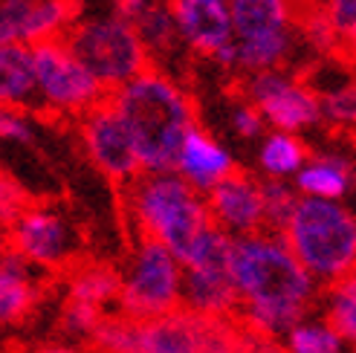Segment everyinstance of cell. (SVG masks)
Wrapping results in <instances>:
<instances>
[{
    "label": "cell",
    "mask_w": 356,
    "mask_h": 353,
    "mask_svg": "<svg viewBox=\"0 0 356 353\" xmlns=\"http://www.w3.org/2000/svg\"><path fill=\"white\" fill-rule=\"evenodd\" d=\"M229 272L241 295L243 327L264 336L296 327L316 295V278L296 258L284 235L255 232L235 238Z\"/></svg>",
    "instance_id": "6da1fadb"
},
{
    "label": "cell",
    "mask_w": 356,
    "mask_h": 353,
    "mask_svg": "<svg viewBox=\"0 0 356 353\" xmlns=\"http://www.w3.org/2000/svg\"><path fill=\"white\" fill-rule=\"evenodd\" d=\"M108 99L134 136L142 171H174L188 131L197 125L194 104L183 87L151 67Z\"/></svg>",
    "instance_id": "7a4b0ae2"
},
{
    "label": "cell",
    "mask_w": 356,
    "mask_h": 353,
    "mask_svg": "<svg viewBox=\"0 0 356 353\" xmlns=\"http://www.w3.org/2000/svg\"><path fill=\"white\" fill-rule=\"evenodd\" d=\"M124 203L139 235L165 243L180 261L211 226L206 197L177 171H142L131 186H124Z\"/></svg>",
    "instance_id": "3957f363"
},
{
    "label": "cell",
    "mask_w": 356,
    "mask_h": 353,
    "mask_svg": "<svg viewBox=\"0 0 356 353\" xmlns=\"http://www.w3.org/2000/svg\"><path fill=\"white\" fill-rule=\"evenodd\" d=\"M284 238L316 281L336 284L356 272V217L339 200L301 197Z\"/></svg>",
    "instance_id": "277c9868"
},
{
    "label": "cell",
    "mask_w": 356,
    "mask_h": 353,
    "mask_svg": "<svg viewBox=\"0 0 356 353\" xmlns=\"http://www.w3.org/2000/svg\"><path fill=\"white\" fill-rule=\"evenodd\" d=\"M67 47L81 58V64L113 93L145 69H151V56L142 44L134 24L116 15H96L76 21V26L64 35Z\"/></svg>",
    "instance_id": "5b68a950"
},
{
    "label": "cell",
    "mask_w": 356,
    "mask_h": 353,
    "mask_svg": "<svg viewBox=\"0 0 356 353\" xmlns=\"http://www.w3.org/2000/svg\"><path fill=\"white\" fill-rule=\"evenodd\" d=\"M186 267L165 243L139 238L122 272L119 304L124 315L139 322L156 319L183 307Z\"/></svg>",
    "instance_id": "8992f818"
},
{
    "label": "cell",
    "mask_w": 356,
    "mask_h": 353,
    "mask_svg": "<svg viewBox=\"0 0 356 353\" xmlns=\"http://www.w3.org/2000/svg\"><path fill=\"white\" fill-rule=\"evenodd\" d=\"M38 69V93L44 110L61 116H84L102 101H108L104 84L81 64V58L67 47V41H47L32 47Z\"/></svg>",
    "instance_id": "52a82bcc"
},
{
    "label": "cell",
    "mask_w": 356,
    "mask_h": 353,
    "mask_svg": "<svg viewBox=\"0 0 356 353\" xmlns=\"http://www.w3.org/2000/svg\"><path fill=\"white\" fill-rule=\"evenodd\" d=\"M238 347L241 330L229 319L186 307L139 322L136 333V353H238Z\"/></svg>",
    "instance_id": "ba28073f"
},
{
    "label": "cell",
    "mask_w": 356,
    "mask_h": 353,
    "mask_svg": "<svg viewBox=\"0 0 356 353\" xmlns=\"http://www.w3.org/2000/svg\"><path fill=\"white\" fill-rule=\"evenodd\" d=\"M243 99L264 113L273 131L301 133L322 122V99L290 69H266L243 79Z\"/></svg>",
    "instance_id": "9c48e42d"
},
{
    "label": "cell",
    "mask_w": 356,
    "mask_h": 353,
    "mask_svg": "<svg viewBox=\"0 0 356 353\" xmlns=\"http://www.w3.org/2000/svg\"><path fill=\"white\" fill-rule=\"evenodd\" d=\"M79 133H81L87 160L108 176L111 183L131 186L142 174L134 136L111 104V99L79 119Z\"/></svg>",
    "instance_id": "30bf717a"
},
{
    "label": "cell",
    "mask_w": 356,
    "mask_h": 353,
    "mask_svg": "<svg viewBox=\"0 0 356 353\" xmlns=\"http://www.w3.org/2000/svg\"><path fill=\"white\" fill-rule=\"evenodd\" d=\"M9 249L38 270H56L79 252V235L58 208L29 206L12 226H6Z\"/></svg>",
    "instance_id": "8fae6325"
},
{
    "label": "cell",
    "mask_w": 356,
    "mask_h": 353,
    "mask_svg": "<svg viewBox=\"0 0 356 353\" xmlns=\"http://www.w3.org/2000/svg\"><path fill=\"white\" fill-rule=\"evenodd\" d=\"M76 21V0H0V44L61 41Z\"/></svg>",
    "instance_id": "7c38bea8"
},
{
    "label": "cell",
    "mask_w": 356,
    "mask_h": 353,
    "mask_svg": "<svg viewBox=\"0 0 356 353\" xmlns=\"http://www.w3.org/2000/svg\"><path fill=\"white\" fill-rule=\"evenodd\" d=\"M174 21L186 49L215 61L235 44V24L229 0H171Z\"/></svg>",
    "instance_id": "4fadbf2b"
},
{
    "label": "cell",
    "mask_w": 356,
    "mask_h": 353,
    "mask_svg": "<svg viewBox=\"0 0 356 353\" xmlns=\"http://www.w3.org/2000/svg\"><path fill=\"white\" fill-rule=\"evenodd\" d=\"M206 206H209L211 223L220 226L232 238L264 232L261 180H255V176H249L243 171H235L220 186L211 188L206 194Z\"/></svg>",
    "instance_id": "5bb4252c"
},
{
    "label": "cell",
    "mask_w": 356,
    "mask_h": 353,
    "mask_svg": "<svg viewBox=\"0 0 356 353\" xmlns=\"http://www.w3.org/2000/svg\"><path fill=\"white\" fill-rule=\"evenodd\" d=\"M174 171L206 197L211 188L220 186L226 176L235 174V160L215 136L206 133L200 125H194L186 136L183 148H180Z\"/></svg>",
    "instance_id": "9a60e30c"
},
{
    "label": "cell",
    "mask_w": 356,
    "mask_h": 353,
    "mask_svg": "<svg viewBox=\"0 0 356 353\" xmlns=\"http://www.w3.org/2000/svg\"><path fill=\"white\" fill-rule=\"evenodd\" d=\"M183 307L200 315L229 319L241 307L229 263H206V267H186L183 281Z\"/></svg>",
    "instance_id": "2e32d148"
},
{
    "label": "cell",
    "mask_w": 356,
    "mask_h": 353,
    "mask_svg": "<svg viewBox=\"0 0 356 353\" xmlns=\"http://www.w3.org/2000/svg\"><path fill=\"white\" fill-rule=\"evenodd\" d=\"M0 101L15 110H44L32 47L0 44Z\"/></svg>",
    "instance_id": "e0dca14e"
},
{
    "label": "cell",
    "mask_w": 356,
    "mask_h": 353,
    "mask_svg": "<svg viewBox=\"0 0 356 353\" xmlns=\"http://www.w3.org/2000/svg\"><path fill=\"white\" fill-rule=\"evenodd\" d=\"M35 270L26 258L12 252L6 246L3 258H0V322L17 325L32 313L38 302V281Z\"/></svg>",
    "instance_id": "ac0fdd59"
},
{
    "label": "cell",
    "mask_w": 356,
    "mask_h": 353,
    "mask_svg": "<svg viewBox=\"0 0 356 353\" xmlns=\"http://www.w3.org/2000/svg\"><path fill=\"white\" fill-rule=\"evenodd\" d=\"M356 168L342 154H318L310 156L307 165L296 174L293 186L301 197H322V200H342L353 188Z\"/></svg>",
    "instance_id": "d6986e66"
},
{
    "label": "cell",
    "mask_w": 356,
    "mask_h": 353,
    "mask_svg": "<svg viewBox=\"0 0 356 353\" xmlns=\"http://www.w3.org/2000/svg\"><path fill=\"white\" fill-rule=\"evenodd\" d=\"M235 38H258V35L284 32L298 26L296 0H229Z\"/></svg>",
    "instance_id": "ffe728a7"
},
{
    "label": "cell",
    "mask_w": 356,
    "mask_h": 353,
    "mask_svg": "<svg viewBox=\"0 0 356 353\" xmlns=\"http://www.w3.org/2000/svg\"><path fill=\"white\" fill-rule=\"evenodd\" d=\"M298 47H301L298 26L258 35V38H235V49H238L235 69H241L243 76L266 73V69H284V64L293 61Z\"/></svg>",
    "instance_id": "44dd1931"
},
{
    "label": "cell",
    "mask_w": 356,
    "mask_h": 353,
    "mask_svg": "<svg viewBox=\"0 0 356 353\" xmlns=\"http://www.w3.org/2000/svg\"><path fill=\"white\" fill-rule=\"evenodd\" d=\"M258 165L270 180H296V174L307 165V148L296 133L270 131L258 148Z\"/></svg>",
    "instance_id": "7402d4cb"
},
{
    "label": "cell",
    "mask_w": 356,
    "mask_h": 353,
    "mask_svg": "<svg viewBox=\"0 0 356 353\" xmlns=\"http://www.w3.org/2000/svg\"><path fill=\"white\" fill-rule=\"evenodd\" d=\"M134 29L139 32V38L145 44L151 58L171 56L177 47H183L180 29H177V21H174L171 0H151L148 9L136 17Z\"/></svg>",
    "instance_id": "603a6c76"
},
{
    "label": "cell",
    "mask_w": 356,
    "mask_h": 353,
    "mask_svg": "<svg viewBox=\"0 0 356 353\" xmlns=\"http://www.w3.org/2000/svg\"><path fill=\"white\" fill-rule=\"evenodd\" d=\"M122 295V275L104 263H87V267H76L73 275L67 278V298L84 304L104 307L108 302H119Z\"/></svg>",
    "instance_id": "cb8c5ba5"
},
{
    "label": "cell",
    "mask_w": 356,
    "mask_h": 353,
    "mask_svg": "<svg viewBox=\"0 0 356 353\" xmlns=\"http://www.w3.org/2000/svg\"><path fill=\"white\" fill-rule=\"evenodd\" d=\"M261 194H264V232L284 235L301 200L298 188L290 186L287 180H270V176H264Z\"/></svg>",
    "instance_id": "d4e9b609"
},
{
    "label": "cell",
    "mask_w": 356,
    "mask_h": 353,
    "mask_svg": "<svg viewBox=\"0 0 356 353\" xmlns=\"http://www.w3.org/2000/svg\"><path fill=\"white\" fill-rule=\"evenodd\" d=\"M284 336L290 353H345L348 345L327 319H301Z\"/></svg>",
    "instance_id": "484cf974"
},
{
    "label": "cell",
    "mask_w": 356,
    "mask_h": 353,
    "mask_svg": "<svg viewBox=\"0 0 356 353\" xmlns=\"http://www.w3.org/2000/svg\"><path fill=\"white\" fill-rule=\"evenodd\" d=\"M325 319L348 345H356V275H348L330 284Z\"/></svg>",
    "instance_id": "4316f807"
},
{
    "label": "cell",
    "mask_w": 356,
    "mask_h": 353,
    "mask_svg": "<svg viewBox=\"0 0 356 353\" xmlns=\"http://www.w3.org/2000/svg\"><path fill=\"white\" fill-rule=\"evenodd\" d=\"M139 322L131 315H108L93 333V347L99 353H136Z\"/></svg>",
    "instance_id": "83f0119b"
},
{
    "label": "cell",
    "mask_w": 356,
    "mask_h": 353,
    "mask_svg": "<svg viewBox=\"0 0 356 353\" xmlns=\"http://www.w3.org/2000/svg\"><path fill=\"white\" fill-rule=\"evenodd\" d=\"M322 122L333 128H356V79H348L345 84L322 93Z\"/></svg>",
    "instance_id": "f1b7e54d"
},
{
    "label": "cell",
    "mask_w": 356,
    "mask_h": 353,
    "mask_svg": "<svg viewBox=\"0 0 356 353\" xmlns=\"http://www.w3.org/2000/svg\"><path fill=\"white\" fill-rule=\"evenodd\" d=\"M102 319H104L102 307L67 298V304H64V310H61V319H58V327L67 333V336L93 339V333H96V327L102 325Z\"/></svg>",
    "instance_id": "f546056e"
},
{
    "label": "cell",
    "mask_w": 356,
    "mask_h": 353,
    "mask_svg": "<svg viewBox=\"0 0 356 353\" xmlns=\"http://www.w3.org/2000/svg\"><path fill=\"white\" fill-rule=\"evenodd\" d=\"M229 122H232V128L238 136L243 139H258L264 133V125H266V119L264 113L255 108L252 101H235L232 104V113H229Z\"/></svg>",
    "instance_id": "4dcf8cb0"
},
{
    "label": "cell",
    "mask_w": 356,
    "mask_h": 353,
    "mask_svg": "<svg viewBox=\"0 0 356 353\" xmlns=\"http://www.w3.org/2000/svg\"><path fill=\"white\" fill-rule=\"evenodd\" d=\"M29 206H32V203H29V197H26V191L17 186L12 176L3 174V180H0V217H3V223L12 226Z\"/></svg>",
    "instance_id": "1f68e13d"
},
{
    "label": "cell",
    "mask_w": 356,
    "mask_h": 353,
    "mask_svg": "<svg viewBox=\"0 0 356 353\" xmlns=\"http://www.w3.org/2000/svg\"><path fill=\"white\" fill-rule=\"evenodd\" d=\"M318 6H322L330 26L342 35V41L356 29V0H318Z\"/></svg>",
    "instance_id": "d6a6232c"
},
{
    "label": "cell",
    "mask_w": 356,
    "mask_h": 353,
    "mask_svg": "<svg viewBox=\"0 0 356 353\" xmlns=\"http://www.w3.org/2000/svg\"><path fill=\"white\" fill-rule=\"evenodd\" d=\"M0 136L6 142L15 145H29L32 142V122L24 110H15V108H3L0 113Z\"/></svg>",
    "instance_id": "836d02e7"
},
{
    "label": "cell",
    "mask_w": 356,
    "mask_h": 353,
    "mask_svg": "<svg viewBox=\"0 0 356 353\" xmlns=\"http://www.w3.org/2000/svg\"><path fill=\"white\" fill-rule=\"evenodd\" d=\"M238 353H290V350H287V347H281L273 336H264V333H252V330H246V327H243Z\"/></svg>",
    "instance_id": "e575fe53"
},
{
    "label": "cell",
    "mask_w": 356,
    "mask_h": 353,
    "mask_svg": "<svg viewBox=\"0 0 356 353\" xmlns=\"http://www.w3.org/2000/svg\"><path fill=\"white\" fill-rule=\"evenodd\" d=\"M151 0H111V15L122 17L128 24H136V17L148 9Z\"/></svg>",
    "instance_id": "d590c367"
},
{
    "label": "cell",
    "mask_w": 356,
    "mask_h": 353,
    "mask_svg": "<svg viewBox=\"0 0 356 353\" xmlns=\"http://www.w3.org/2000/svg\"><path fill=\"white\" fill-rule=\"evenodd\" d=\"M342 56L348 58V61H353L356 64V29L348 35V38L342 41Z\"/></svg>",
    "instance_id": "8d00e7d4"
},
{
    "label": "cell",
    "mask_w": 356,
    "mask_h": 353,
    "mask_svg": "<svg viewBox=\"0 0 356 353\" xmlns=\"http://www.w3.org/2000/svg\"><path fill=\"white\" fill-rule=\"evenodd\" d=\"M29 353H81L76 347H67V345H47V347H35Z\"/></svg>",
    "instance_id": "74e56055"
},
{
    "label": "cell",
    "mask_w": 356,
    "mask_h": 353,
    "mask_svg": "<svg viewBox=\"0 0 356 353\" xmlns=\"http://www.w3.org/2000/svg\"><path fill=\"white\" fill-rule=\"evenodd\" d=\"M353 353H356V350H353Z\"/></svg>",
    "instance_id": "f35d334b"
},
{
    "label": "cell",
    "mask_w": 356,
    "mask_h": 353,
    "mask_svg": "<svg viewBox=\"0 0 356 353\" xmlns=\"http://www.w3.org/2000/svg\"><path fill=\"white\" fill-rule=\"evenodd\" d=\"M353 275H356V272H353Z\"/></svg>",
    "instance_id": "ab89813d"
}]
</instances>
